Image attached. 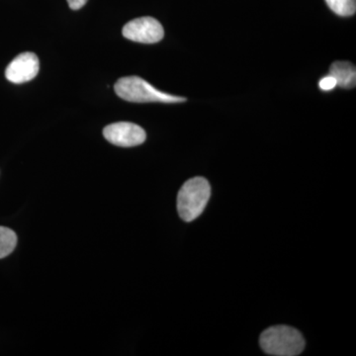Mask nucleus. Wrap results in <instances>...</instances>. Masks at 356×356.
<instances>
[{
	"label": "nucleus",
	"instance_id": "f257e3e1",
	"mask_svg": "<svg viewBox=\"0 0 356 356\" xmlns=\"http://www.w3.org/2000/svg\"><path fill=\"white\" fill-rule=\"evenodd\" d=\"M259 343L266 355L296 356L305 348L301 332L288 325H274L262 332Z\"/></svg>",
	"mask_w": 356,
	"mask_h": 356
},
{
	"label": "nucleus",
	"instance_id": "9d476101",
	"mask_svg": "<svg viewBox=\"0 0 356 356\" xmlns=\"http://www.w3.org/2000/svg\"><path fill=\"white\" fill-rule=\"evenodd\" d=\"M337 83L336 79L329 74L327 76L323 77L318 83V88L324 91L332 90L334 88H337Z\"/></svg>",
	"mask_w": 356,
	"mask_h": 356
},
{
	"label": "nucleus",
	"instance_id": "0eeeda50",
	"mask_svg": "<svg viewBox=\"0 0 356 356\" xmlns=\"http://www.w3.org/2000/svg\"><path fill=\"white\" fill-rule=\"evenodd\" d=\"M330 74L336 79L337 86L343 88H353L356 83L355 67L348 62H336L330 69Z\"/></svg>",
	"mask_w": 356,
	"mask_h": 356
},
{
	"label": "nucleus",
	"instance_id": "f03ea898",
	"mask_svg": "<svg viewBox=\"0 0 356 356\" xmlns=\"http://www.w3.org/2000/svg\"><path fill=\"white\" fill-rule=\"evenodd\" d=\"M211 196V186L204 177L187 180L177 195V211L185 222H192L202 214Z\"/></svg>",
	"mask_w": 356,
	"mask_h": 356
},
{
	"label": "nucleus",
	"instance_id": "20e7f679",
	"mask_svg": "<svg viewBox=\"0 0 356 356\" xmlns=\"http://www.w3.org/2000/svg\"><path fill=\"white\" fill-rule=\"evenodd\" d=\"M122 33L126 39L142 44L158 43L165 37L163 25L149 16L130 21L124 26Z\"/></svg>",
	"mask_w": 356,
	"mask_h": 356
},
{
	"label": "nucleus",
	"instance_id": "1a4fd4ad",
	"mask_svg": "<svg viewBox=\"0 0 356 356\" xmlns=\"http://www.w3.org/2000/svg\"><path fill=\"white\" fill-rule=\"evenodd\" d=\"M327 6L334 13L343 17L355 15L356 11V0H325Z\"/></svg>",
	"mask_w": 356,
	"mask_h": 356
},
{
	"label": "nucleus",
	"instance_id": "423d86ee",
	"mask_svg": "<svg viewBox=\"0 0 356 356\" xmlns=\"http://www.w3.org/2000/svg\"><path fill=\"white\" fill-rule=\"evenodd\" d=\"M39 58L31 51L20 54L8 65L6 77L10 83L20 84L32 81L38 74Z\"/></svg>",
	"mask_w": 356,
	"mask_h": 356
},
{
	"label": "nucleus",
	"instance_id": "6e6552de",
	"mask_svg": "<svg viewBox=\"0 0 356 356\" xmlns=\"http://www.w3.org/2000/svg\"><path fill=\"white\" fill-rule=\"evenodd\" d=\"M17 236L13 229L0 226V259L8 257L15 250Z\"/></svg>",
	"mask_w": 356,
	"mask_h": 356
},
{
	"label": "nucleus",
	"instance_id": "7ed1b4c3",
	"mask_svg": "<svg viewBox=\"0 0 356 356\" xmlns=\"http://www.w3.org/2000/svg\"><path fill=\"white\" fill-rule=\"evenodd\" d=\"M114 89L119 97L129 102L180 103L186 102V98L159 91L139 76L122 77L115 83Z\"/></svg>",
	"mask_w": 356,
	"mask_h": 356
},
{
	"label": "nucleus",
	"instance_id": "9b49d317",
	"mask_svg": "<svg viewBox=\"0 0 356 356\" xmlns=\"http://www.w3.org/2000/svg\"><path fill=\"white\" fill-rule=\"evenodd\" d=\"M86 2H88V0H67L70 8L72 10H79V9L83 8Z\"/></svg>",
	"mask_w": 356,
	"mask_h": 356
},
{
	"label": "nucleus",
	"instance_id": "39448f33",
	"mask_svg": "<svg viewBox=\"0 0 356 356\" xmlns=\"http://www.w3.org/2000/svg\"><path fill=\"white\" fill-rule=\"evenodd\" d=\"M103 135L111 144L124 147L139 146L147 139L144 129L130 122L110 124L103 130Z\"/></svg>",
	"mask_w": 356,
	"mask_h": 356
}]
</instances>
